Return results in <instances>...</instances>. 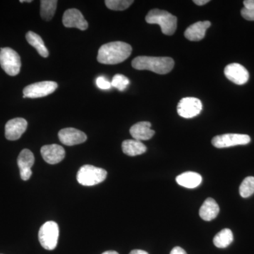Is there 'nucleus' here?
Masks as SVG:
<instances>
[{"instance_id": "nucleus-1", "label": "nucleus", "mask_w": 254, "mask_h": 254, "mask_svg": "<svg viewBox=\"0 0 254 254\" xmlns=\"http://www.w3.org/2000/svg\"><path fill=\"white\" fill-rule=\"evenodd\" d=\"M131 52V46L125 42H111L100 47L97 60L103 64H117L129 58Z\"/></svg>"}, {"instance_id": "nucleus-2", "label": "nucleus", "mask_w": 254, "mask_h": 254, "mask_svg": "<svg viewBox=\"0 0 254 254\" xmlns=\"http://www.w3.org/2000/svg\"><path fill=\"white\" fill-rule=\"evenodd\" d=\"M132 66L137 70H148L158 74H166L173 70L175 62L173 58L139 56L133 60Z\"/></svg>"}, {"instance_id": "nucleus-3", "label": "nucleus", "mask_w": 254, "mask_h": 254, "mask_svg": "<svg viewBox=\"0 0 254 254\" xmlns=\"http://www.w3.org/2000/svg\"><path fill=\"white\" fill-rule=\"evenodd\" d=\"M145 21L150 24H158L163 34L173 36L177 29V18L165 10H150L145 16Z\"/></svg>"}, {"instance_id": "nucleus-4", "label": "nucleus", "mask_w": 254, "mask_h": 254, "mask_svg": "<svg viewBox=\"0 0 254 254\" xmlns=\"http://www.w3.org/2000/svg\"><path fill=\"white\" fill-rule=\"evenodd\" d=\"M108 173L104 169L91 165H85L78 170L76 179L80 185L91 187L104 181Z\"/></svg>"}, {"instance_id": "nucleus-5", "label": "nucleus", "mask_w": 254, "mask_h": 254, "mask_svg": "<svg viewBox=\"0 0 254 254\" xmlns=\"http://www.w3.org/2000/svg\"><path fill=\"white\" fill-rule=\"evenodd\" d=\"M59 227L54 221H48L42 225L38 232V239L42 247L46 250H54L59 238Z\"/></svg>"}, {"instance_id": "nucleus-6", "label": "nucleus", "mask_w": 254, "mask_h": 254, "mask_svg": "<svg viewBox=\"0 0 254 254\" xmlns=\"http://www.w3.org/2000/svg\"><path fill=\"white\" fill-rule=\"evenodd\" d=\"M0 65L8 75L11 76H16L21 70V58L18 53L11 48H1Z\"/></svg>"}, {"instance_id": "nucleus-7", "label": "nucleus", "mask_w": 254, "mask_h": 254, "mask_svg": "<svg viewBox=\"0 0 254 254\" xmlns=\"http://www.w3.org/2000/svg\"><path fill=\"white\" fill-rule=\"evenodd\" d=\"M58 86V83L55 81L37 82L25 87L23 91V98H43L56 91Z\"/></svg>"}, {"instance_id": "nucleus-8", "label": "nucleus", "mask_w": 254, "mask_h": 254, "mask_svg": "<svg viewBox=\"0 0 254 254\" xmlns=\"http://www.w3.org/2000/svg\"><path fill=\"white\" fill-rule=\"evenodd\" d=\"M251 142V137L240 133H226L214 137L212 144L218 148H229L240 145H247Z\"/></svg>"}, {"instance_id": "nucleus-9", "label": "nucleus", "mask_w": 254, "mask_h": 254, "mask_svg": "<svg viewBox=\"0 0 254 254\" xmlns=\"http://www.w3.org/2000/svg\"><path fill=\"white\" fill-rule=\"evenodd\" d=\"M203 105L198 98H185L180 100L177 105V113L182 118L190 119L199 115Z\"/></svg>"}, {"instance_id": "nucleus-10", "label": "nucleus", "mask_w": 254, "mask_h": 254, "mask_svg": "<svg viewBox=\"0 0 254 254\" xmlns=\"http://www.w3.org/2000/svg\"><path fill=\"white\" fill-rule=\"evenodd\" d=\"M225 76L227 79L237 85H244L250 79V73L240 64L232 63L225 68Z\"/></svg>"}, {"instance_id": "nucleus-11", "label": "nucleus", "mask_w": 254, "mask_h": 254, "mask_svg": "<svg viewBox=\"0 0 254 254\" xmlns=\"http://www.w3.org/2000/svg\"><path fill=\"white\" fill-rule=\"evenodd\" d=\"M28 123L25 119H12L5 125V137L9 141L19 139L27 128Z\"/></svg>"}, {"instance_id": "nucleus-12", "label": "nucleus", "mask_w": 254, "mask_h": 254, "mask_svg": "<svg viewBox=\"0 0 254 254\" xmlns=\"http://www.w3.org/2000/svg\"><path fill=\"white\" fill-rule=\"evenodd\" d=\"M63 22L65 27L76 28L81 31H85L88 27V23L83 14L76 9L66 10L63 15Z\"/></svg>"}, {"instance_id": "nucleus-13", "label": "nucleus", "mask_w": 254, "mask_h": 254, "mask_svg": "<svg viewBox=\"0 0 254 254\" xmlns=\"http://www.w3.org/2000/svg\"><path fill=\"white\" fill-rule=\"evenodd\" d=\"M34 163V155L31 150L23 149L20 153L17 159V164L20 170V176L23 181H27L31 178V168Z\"/></svg>"}, {"instance_id": "nucleus-14", "label": "nucleus", "mask_w": 254, "mask_h": 254, "mask_svg": "<svg viewBox=\"0 0 254 254\" xmlns=\"http://www.w3.org/2000/svg\"><path fill=\"white\" fill-rule=\"evenodd\" d=\"M58 136L62 143L68 146L81 144L87 140L86 133L74 128H65L60 130Z\"/></svg>"}, {"instance_id": "nucleus-15", "label": "nucleus", "mask_w": 254, "mask_h": 254, "mask_svg": "<svg viewBox=\"0 0 254 254\" xmlns=\"http://www.w3.org/2000/svg\"><path fill=\"white\" fill-rule=\"evenodd\" d=\"M41 153L45 161L50 165L60 163L65 157L64 149L58 144L44 145L41 148Z\"/></svg>"}, {"instance_id": "nucleus-16", "label": "nucleus", "mask_w": 254, "mask_h": 254, "mask_svg": "<svg viewBox=\"0 0 254 254\" xmlns=\"http://www.w3.org/2000/svg\"><path fill=\"white\" fill-rule=\"evenodd\" d=\"M151 124L148 122H140L135 124L130 128L131 136L137 141L149 140L155 134V131L150 128Z\"/></svg>"}, {"instance_id": "nucleus-17", "label": "nucleus", "mask_w": 254, "mask_h": 254, "mask_svg": "<svg viewBox=\"0 0 254 254\" xmlns=\"http://www.w3.org/2000/svg\"><path fill=\"white\" fill-rule=\"evenodd\" d=\"M211 23L208 21H198L190 25L185 33V36L190 41H200L205 37V32Z\"/></svg>"}, {"instance_id": "nucleus-18", "label": "nucleus", "mask_w": 254, "mask_h": 254, "mask_svg": "<svg viewBox=\"0 0 254 254\" xmlns=\"http://www.w3.org/2000/svg\"><path fill=\"white\" fill-rule=\"evenodd\" d=\"M220 212V207L213 198H208L205 200L199 210L200 218L205 221H210L216 218Z\"/></svg>"}, {"instance_id": "nucleus-19", "label": "nucleus", "mask_w": 254, "mask_h": 254, "mask_svg": "<svg viewBox=\"0 0 254 254\" xmlns=\"http://www.w3.org/2000/svg\"><path fill=\"white\" fill-rule=\"evenodd\" d=\"M176 182L180 186L188 189H194L202 182L201 175L194 172H187L177 177Z\"/></svg>"}, {"instance_id": "nucleus-20", "label": "nucleus", "mask_w": 254, "mask_h": 254, "mask_svg": "<svg viewBox=\"0 0 254 254\" xmlns=\"http://www.w3.org/2000/svg\"><path fill=\"white\" fill-rule=\"evenodd\" d=\"M123 151L128 156H136L143 154L147 150L146 146L141 141L137 140H125L123 141Z\"/></svg>"}, {"instance_id": "nucleus-21", "label": "nucleus", "mask_w": 254, "mask_h": 254, "mask_svg": "<svg viewBox=\"0 0 254 254\" xmlns=\"http://www.w3.org/2000/svg\"><path fill=\"white\" fill-rule=\"evenodd\" d=\"M26 41L38 51V54L43 58H48L49 56V52L41 37L33 31H28L26 35Z\"/></svg>"}, {"instance_id": "nucleus-22", "label": "nucleus", "mask_w": 254, "mask_h": 254, "mask_svg": "<svg viewBox=\"0 0 254 254\" xmlns=\"http://www.w3.org/2000/svg\"><path fill=\"white\" fill-rule=\"evenodd\" d=\"M233 233L230 229H223L213 238V244L218 248H226L233 242Z\"/></svg>"}, {"instance_id": "nucleus-23", "label": "nucleus", "mask_w": 254, "mask_h": 254, "mask_svg": "<svg viewBox=\"0 0 254 254\" xmlns=\"http://www.w3.org/2000/svg\"><path fill=\"white\" fill-rule=\"evenodd\" d=\"M58 1L55 0H42L41 1V15L43 19L50 21L54 16L56 11Z\"/></svg>"}, {"instance_id": "nucleus-24", "label": "nucleus", "mask_w": 254, "mask_h": 254, "mask_svg": "<svg viewBox=\"0 0 254 254\" xmlns=\"http://www.w3.org/2000/svg\"><path fill=\"white\" fill-rule=\"evenodd\" d=\"M240 193L243 198H248L254 193V177H246L240 187Z\"/></svg>"}, {"instance_id": "nucleus-25", "label": "nucleus", "mask_w": 254, "mask_h": 254, "mask_svg": "<svg viewBox=\"0 0 254 254\" xmlns=\"http://www.w3.org/2000/svg\"><path fill=\"white\" fill-rule=\"evenodd\" d=\"M105 5L108 9L114 11H124L128 9L133 3V0H106Z\"/></svg>"}, {"instance_id": "nucleus-26", "label": "nucleus", "mask_w": 254, "mask_h": 254, "mask_svg": "<svg viewBox=\"0 0 254 254\" xmlns=\"http://www.w3.org/2000/svg\"><path fill=\"white\" fill-rule=\"evenodd\" d=\"M130 81L128 78L122 74H116L114 76L111 82L112 86L117 88L119 91H124L129 85Z\"/></svg>"}, {"instance_id": "nucleus-27", "label": "nucleus", "mask_w": 254, "mask_h": 254, "mask_svg": "<svg viewBox=\"0 0 254 254\" xmlns=\"http://www.w3.org/2000/svg\"><path fill=\"white\" fill-rule=\"evenodd\" d=\"M96 85L100 89L108 90L112 87L111 82L107 80L104 76H99L97 78Z\"/></svg>"}, {"instance_id": "nucleus-28", "label": "nucleus", "mask_w": 254, "mask_h": 254, "mask_svg": "<svg viewBox=\"0 0 254 254\" xmlns=\"http://www.w3.org/2000/svg\"><path fill=\"white\" fill-rule=\"evenodd\" d=\"M241 14L246 20L254 21V9H247L244 8L241 11Z\"/></svg>"}, {"instance_id": "nucleus-29", "label": "nucleus", "mask_w": 254, "mask_h": 254, "mask_svg": "<svg viewBox=\"0 0 254 254\" xmlns=\"http://www.w3.org/2000/svg\"><path fill=\"white\" fill-rule=\"evenodd\" d=\"M243 3L245 9H254V0H245Z\"/></svg>"}, {"instance_id": "nucleus-30", "label": "nucleus", "mask_w": 254, "mask_h": 254, "mask_svg": "<svg viewBox=\"0 0 254 254\" xmlns=\"http://www.w3.org/2000/svg\"><path fill=\"white\" fill-rule=\"evenodd\" d=\"M170 254H187L183 249L180 247H175L170 252Z\"/></svg>"}, {"instance_id": "nucleus-31", "label": "nucleus", "mask_w": 254, "mask_h": 254, "mask_svg": "<svg viewBox=\"0 0 254 254\" xmlns=\"http://www.w3.org/2000/svg\"><path fill=\"white\" fill-rule=\"evenodd\" d=\"M193 1L198 6H203V5L206 4L210 1L209 0H193Z\"/></svg>"}, {"instance_id": "nucleus-32", "label": "nucleus", "mask_w": 254, "mask_h": 254, "mask_svg": "<svg viewBox=\"0 0 254 254\" xmlns=\"http://www.w3.org/2000/svg\"><path fill=\"white\" fill-rule=\"evenodd\" d=\"M129 254H148V253L143 250H134L131 251Z\"/></svg>"}, {"instance_id": "nucleus-33", "label": "nucleus", "mask_w": 254, "mask_h": 254, "mask_svg": "<svg viewBox=\"0 0 254 254\" xmlns=\"http://www.w3.org/2000/svg\"><path fill=\"white\" fill-rule=\"evenodd\" d=\"M102 254H119L118 252H115V251H108V252H105L104 253Z\"/></svg>"}, {"instance_id": "nucleus-34", "label": "nucleus", "mask_w": 254, "mask_h": 254, "mask_svg": "<svg viewBox=\"0 0 254 254\" xmlns=\"http://www.w3.org/2000/svg\"><path fill=\"white\" fill-rule=\"evenodd\" d=\"M20 2L23 3V2H32L31 0H21L20 1Z\"/></svg>"}]
</instances>
